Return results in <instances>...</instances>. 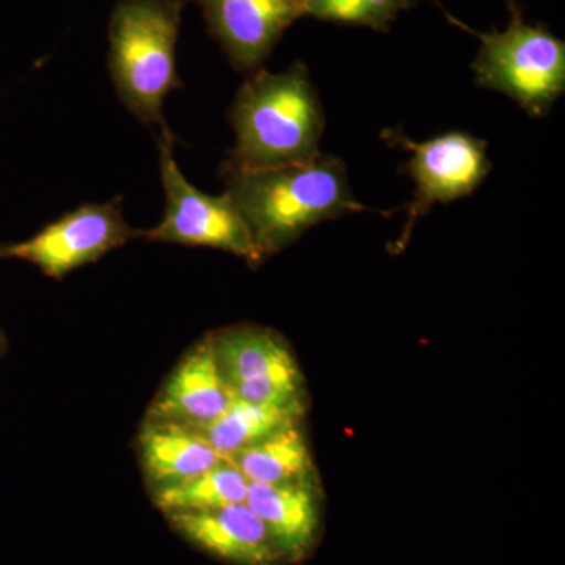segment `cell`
<instances>
[{
  "instance_id": "1",
  "label": "cell",
  "mask_w": 565,
  "mask_h": 565,
  "mask_svg": "<svg viewBox=\"0 0 565 565\" xmlns=\"http://www.w3.org/2000/svg\"><path fill=\"white\" fill-rule=\"evenodd\" d=\"M221 177L263 258L318 223L367 211L353 199L344 162L333 154L274 169H221Z\"/></svg>"
},
{
  "instance_id": "2",
  "label": "cell",
  "mask_w": 565,
  "mask_h": 565,
  "mask_svg": "<svg viewBox=\"0 0 565 565\" xmlns=\"http://www.w3.org/2000/svg\"><path fill=\"white\" fill-rule=\"evenodd\" d=\"M228 118L236 143L221 169H274L310 162L321 154L326 115L302 62L282 73L248 74Z\"/></svg>"
},
{
  "instance_id": "3",
  "label": "cell",
  "mask_w": 565,
  "mask_h": 565,
  "mask_svg": "<svg viewBox=\"0 0 565 565\" xmlns=\"http://www.w3.org/2000/svg\"><path fill=\"white\" fill-rule=\"evenodd\" d=\"M185 0H120L109 21V71L118 98L145 126L169 129L167 96L180 90L177 46Z\"/></svg>"
},
{
  "instance_id": "4",
  "label": "cell",
  "mask_w": 565,
  "mask_h": 565,
  "mask_svg": "<svg viewBox=\"0 0 565 565\" xmlns=\"http://www.w3.org/2000/svg\"><path fill=\"white\" fill-rule=\"evenodd\" d=\"M504 31L476 33L481 41L471 63L479 87L503 93L530 117H544L565 92V43L545 24H527L516 0H505Z\"/></svg>"
},
{
  "instance_id": "5",
  "label": "cell",
  "mask_w": 565,
  "mask_h": 565,
  "mask_svg": "<svg viewBox=\"0 0 565 565\" xmlns=\"http://www.w3.org/2000/svg\"><path fill=\"white\" fill-rule=\"evenodd\" d=\"M159 163L166 192L162 221L141 230L140 239L150 243L210 247L232 253L255 267L263 263L250 228L228 193L207 195L188 181L174 158V136L170 129L158 132Z\"/></svg>"
},
{
  "instance_id": "6",
  "label": "cell",
  "mask_w": 565,
  "mask_h": 565,
  "mask_svg": "<svg viewBox=\"0 0 565 565\" xmlns=\"http://www.w3.org/2000/svg\"><path fill=\"white\" fill-rule=\"evenodd\" d=\"M140 233L126 222L121 199L88 203L47 223L29 239L0 244V262L31 263L46 277L62 280L73 270L140 239Z\"/></svg>"
},
{
  "instance_id": "7",
  "label": "cell",
  "mask_w": 565,
  "mask_h": 565,
  "mask_svg": "<svg viewBox=\"0 0 565 565\" xmlns=\"http://www.w3.org/2000/svg\"><path fill=\"white\" fill-rule=\"evenodd\" d=\"M223 377L237 399L303 414V379L280 334L256 326L211 333Z\"/></svg>"
},
{
  "instance_id": "8",
  "label": "cell",
  "mask_w": 565,
  "mask_h": 565,
  "mask_svg": "<svg viewBox=\"0 0 565 565\" xmlns=\"http://www.w3.org/2000/svg\"><path fill=\"white\" fill-rule=\"evenodd\" d=\"M385 140L411 152L405 167L415 181L414 200L405 214L407 222L401 245L407 243L416 221L437 203L448 204L471 195L492 169L487 143L471 134L455 131L416 143L403 132L385 131Z\"/></svg>"
},
{
  "instance_id": "9",
  "label": "cell",
  "mask_w": 565,
  "mask_h": 565,
  "mask_svg": "<svg viewBox=\"0 0 565 565\" xmlns=\"http://www.w3.org/2000/svg\"><path fill=\"white\" fill-rule=\"evenodd\" d=\"M202 9L207 33L241 73L263 70L282 33L305 17V0H185Z\"/></svg>"
},
{
  "instance_id": "10",
  "label": "cell",
  "mask_w": 565,
  "mask_h": 565,
  "mask_svg": "<svg viewBox=\"0 0 565 565\" xmlns=\"http://www.w3.org/2000/svg\"><path fill=\"white\" fill-rule=\"evenodd\" d=\"M236 399L223 377L211 333L192 345L156 394L147 419L202 429L225 414Z\"/></svg>"
},
{
  "instance_id": "11",
  "label": "cell",
  "mask_w": 565,
  "mask_h": 565,
  "mask_svg": "<svg viewBox=\"0 0 565 565\" xmlns=\"http://www.w3.org/2000/svg\"><path fill=\"white\" fill-rule=\"evenodd\" d=\"M174 533L207 555L233 565H280L282 557L263 520L247 503L166 514Z\"/></svg>"
},
{
  "instance_id": "12",
  "label": "cell",
  "mask_w": 565,
  "mask_h": 565,
  "mask_svg": "<svg viewBox=\"0 0 565 565\" xmlns=\"http://www.w3.org/2000/svg\"><path fill=\"white\" fill-rule=\"evenodd\" d=\"M136 448L150 490L178 484L225 459L199 430L147 418L137 434Z\"/></svg>"
},
{
  "instance_id": "13",
  "label": "cell",
  "mask_w": 565,
  "mask_h": 565,
  "mask_svg": "<svg viewBox=\"0 0 565 565\" xmlns=\"http://www.w3.org/2000/svg\"><path fill=\"white\" fill-rule=\"evenodd\" d=\"M245 503L263 520L282 557L299 561L315 544L319 527L318 494L311 481L248 484Z\"/></svg>"
},
{
  "instance_id": "14",
  "label": "cell",
  "mask_w": 565,
  "mask_h": 565,
  "mask_svg": "<svg viewBox=\"0 0 565 565\" xmlns=\"http://www.w3.org/2000/svg\"><path fill=\"white\" fill-rule=\"evenodd\" d=\"M253 484L281 486L311 481L313 459L299 424L226 457Z\"/></svg>"
},
{
  "instance_id": "15",
  "label": "cell",
  "mask_w": 565,
  "mask_h": 565,
  "mask_svg": "<svg viewBox=\"0 0 565 565\" xmlns=\"http://www.w3.org/2000/svg\"><path fill=\"white\" fill-rule=\"evenodd\" d=\"M247 478L228 459L178 484L151 490L152 504L163 515L172 512L210 511L245 503Z\"/></svg>"
},
{
  "instance_id": "16",
  "label": "cell",
  "mask_w": 565,
  "mask_h": 565,
  "mask_svg": "<svg viewBox=\"0 0 565 565\" xmlns=\"http://www.w3.org/2000/svg\"><path fill=\"white\" fill-rule=\"evenodd\" d=\"M303 414L234 399L225 414L199 430L212 448L223 457L236 455L299 424Z\"/></svg>"
},
{
  "instance_id": "17",
  "label": "cell",
  "mask_w": 565,
  "mask_h": 565,
  "mask_svg": "<svg viewBox=\"0 0 565 565\" xmlns=\"http://www.w3.org/2000/svg\"><path fill=\"white\" fill-rule=\"evenodd\" d=\"M414 7V0H305V17L388 32L401 11Z\"/></svg>"
},
{
  "instance_id": "18",
  "label": "cell",
  "mask_w": 565,
  "mask_h": 565,
  "mask_svg": "<svg viewBox=\"0 0 565 565\" xmlns=\"http://www.w3.org/2000/svg\"><path fill=\"white\" fill-rule=\"evenodd\" d=\"M9 352V338H7L6 332H3L2 327H0V360L7 355Z\"/></svg>"
},
{
  "instance_id": "19",
  "label": "cell",
  "mask_w": 565,
  "mask_h": 565,
  "mask_svg": "<svg viewBox=\"0 0 565 565\" xmlns=\"http://www.w3.org/2000/svg\"><path fill=\"white\" fill-rule=\"evenodd\" d=\"M434 2L437 3L438 7H440V10L445 11L444 7H441L440 3L437 2V0H434ZM445 13H446V11H445ZM446 17H448V20L451 21L452 24H456V25H459V28H462L463 31L473 32V31H471L470 28H467V25H463L462 22L455 20V18H452L451 14L446 13Z\"/></svg>"
}]
</instances>
